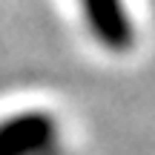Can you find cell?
Instances as JSON below:
<instances>
[{
	"instance_id": "1",
	"label": "cell",
	"mask_w": 155,
	"mask_h": 155,
	"mask_svg": "<svg viewBox=\"0 0 155 155\" xmlns=\"http://www.w3.org/2000/svg\"><path fill=\"white\" fill-rule=\"evenodd\" d=\"M0 155H61L58 129L46 115H17L0 124Z\"/></svg>"
},
{
	"instance_id": "2",
	"label": "cell",
	"mask_w": 155,
	"mask_h": 155,
	"mask_svg": "<svg viewBox=\"0 0 155 155\" xmlns=\"http://www.w3.org/2000/svg\"><path fill=\"white\" fill-rule=\"evenodd\" d=\"M89 32L106 49L124 52L132 43V20L124 9V0H78Z\"/></svg>"
}]
</instances>
